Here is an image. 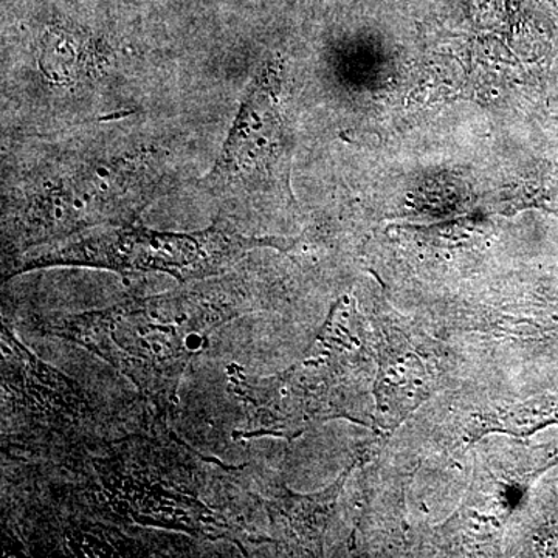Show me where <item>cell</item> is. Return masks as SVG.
Returning <instances> with one entry per match:
<instances>
[{
	"instance_id": "6da1fadb",
	"label": "cell",
	"mask_w": 558,
	"mask_h": 558,
	"mask_svg": "<svg viewBox=\"0 0 558 558\" xmlns=\"http://www.w3.org/2000/svg\"><path fill=\"white\" fill-rule=\"evenodd\" d=\"M22 190L32 213L53 219H102L137 213L178 180L168 150L132 149L60 159L28 174Z\"/></svg>"
},
{
	"instance_id": "7a4b0ae2",
	"label": "cell",
	"mask_w": 558,
	"mask_h": 558,
	"mask_svg": "<svg viewBox=\"0 0 558 558\" xmlns=\"http://www.w3.org/2000/svg\"><path fill=\"white\" fill-rule=\"evenodd\" d=\"M279 78L277 64L266 62L245 90L218 159L202 178V189L216 199L244 207L271 182L288 178Z\"/></svg>"
},
{
	"instance_id": "3957f363",
	"label": "cell",
	"mask_w": 558,
	"mask_h": 558,
	"mask_svg": "<svg viewBox=\"0 0 558 558\" xmlns=\"http://www.w3.org/2000/svg\"><path fill=\"white\" fill-rule=\"evenodd\" d=\"M231 247V241L215 231L205 236H159V234H126L106 241L95 255L120 256L128 263L168 264V267L197 266L208 263Z\"/></svg>"
},
{
	"instance_id": "277c9868",
	"label": "cell",
	"mask_w": 558,
	"mask_h": 558,
	"mask_svg": "<svg viewBox=\"0 0 558 558\" xmlns=\"http://www.w3.org/2000/svg\"><path fill=\"white\" fill-rule=\"evenodd\" d=\"M425 371L421 360L411 354L399 355L388 352L381 359L377 395H379V414L381 425L388 421V427L398 425L410 411L416 409L422 400L428 398L425 387Z\"/></svg>"
},
{
	"instance_id": "5b68a950",
	"label": "cell",
	"mask_w": 558,
	"mask_h": 558,
	"mask_svg": "<svg viewBox=\"0 0 558 558\" xmlns=\"http://www.w3.org/2000/svg\"><path fill=\"white\" fill-rule=\"evenodd\" d=\"M550 424H558V399L554 396H539L509 409L490 411L473 417L469 425V436L472 440L497 432L512 436H529Z\"/></svg>"
}]
</instances>
